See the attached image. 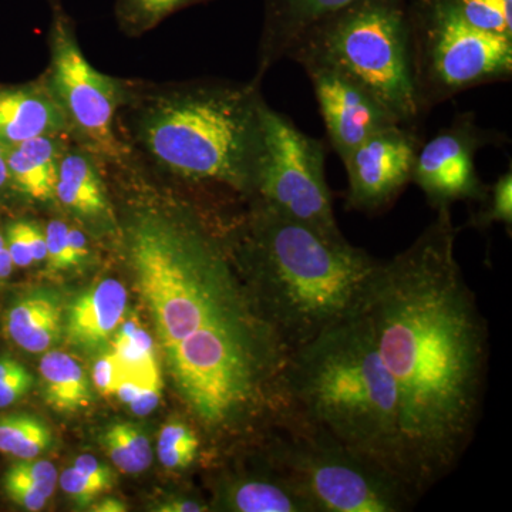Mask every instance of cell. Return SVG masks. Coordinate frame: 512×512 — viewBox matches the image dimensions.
Wrapping results in <instances>:
<instances>
[{
  "mask_svg": "<svg viewBox=\"0 0 512 512\" xmlns=\"http://www.w3.org/2000/svg\"><path fill=\"white\" fill-rule=\"evenodd\" d=\"M380 262L365 315L396 386L407 483L417 498L450 476L476 436L488 328L456 256L451 208Z\"/></svg>",
  "mask_w": 512,
  "mask_h": 512,
  "instance_id": "cell-1",
  "label": "cell"
},
{
  "mask_svg": "<svg viewBox=\"0 0 512 512\" xmlns=\"http://www.w3.org/2000/svg\"><path fill=\"white\" fill-rule=\"evenodd\" d=\"M261 83L131 80L117 128L147 170L194 190L254 197L261 153Z\"/></svg>",
  "mask_w": 512,
  "mask_h": 512,
  "instance_id": "cell-2",
  "label": "cell"
},
{
  "mask_svg": "<svg viewBox=\"0 0 512 512\" xmlns=\"http://www.w3.org/2000/svg\"><path fill=\"white\" fill-rule=\"evenodd\" d=\"M218 232L229 261L289 353L365 312L380 261L265 205Z\"/></svg>",
  "mask_w": 512,
  "mask_h": 512,
  "instance_id": "cell-3",
  "label": "cell"
},
{
  "mask_svg": "<svg viewBox=\"0 0 512 512\" xmlns=\"http://www.w3.org/2000/svg\"><path fill=\"white\" fill-rule=\"evenodd\" d=\"M121 235L164 352L201 329L268 325L229 261L220 234L195 210L144 195L128 208Z\"/></svg>",
  "mask_w": 512,
  "mask_h": 512,
  "instance_id": "cell-4",
  "label": "cell"
},
{
  "mask_svg": "<svg viewBox=\"0 0 512 512\" xmlns=\"http://www.w3.org/2000/svg\"><path fill=\"white\" fill-rule=\"evenodd\" d=\"M285 382L292 412L409 485L399 397L365 312L292 352Z\"/></svg>",
  "mask_w": 512,
  "mask_h": 512,
  "instance_id": "cell-5",
  "label": "cell"
},
{
  "mask_svg": "<svg viewBox=\"0 0 512 512\" xmlns=\"http://www.w3.org/2000/svg\"><path fill=\"white\" fill-rule=\"evenodd\" d=\"M286 59L336 67L362 84L402 126L413 127L421 117L406 0H355L306 30Z\"/></svg>",
  "mask_w": 512,
  "mask_h": 512,
  "instance_id": "cell-6",
  "label": "cell"
},
{
  "mask_svg": "<svg viewBox=\"0 0 512 512\" xmlns=\"http://www.w3.org/2000/svg\"><path fill=\"white\" fill-rule=\"evenodd\" d=\"M264 454L316 512H404L419 498L399 477L352 453L292 412L264 437Z\"/></svg>",
  "mask_w": 512,
  "mask_h": 512,
  "instance_id": "cell-7",
  "label": "cell"
},
{
  "mask_svg": "<svg viewBox=\"0 0 512 512\" xmlns=\"http://www.w3.org/2000/svg\"><path fill=\"white\" fill-rule=\"evenodd\" d=\"M409 39L421 116L466 90L511 79L512 37L474 28L447 0L410 3Z\"/></svg>",
  "mask_w": 512,
  "mask_h": 512,
  "instance_id": "cell-8",
  "label": "cell"
},
{
  "mask_svg": "<svg viewBox=\"0 0 512 512\" xmlns=\"http://www.w3.org/2000/svg\"><path fill=\"white\" fill-rule=\"evenodd\" d=\"M46 5L50 12L49 64L43 77L62 110L70 140L103 164H119L131 156L117 128L130 79L97 70L84 55L76 22L63 0H46Z\"/></svg>",
  "mask_w": 512,
  "mask_h": 512,
  "instance_id": "cell-9",
  "label": "cell"
},
{
  "mask_svg": "<svg viewBox=\"0 0 512 512\" xmlns=\"http://www.w3.org/2000/svg\"><path fill=\"white\" fill-rule=\"evenodd\" d=\"M285 217L325 237L343 239L326 181V147L308 136L285 114L261 106V153L254 197Z\"/></svg>",
  "mask_w": 512,
  "mask_h": 512,
  "instance_id": "cell-10",
  "label": "cell"
},
{
  "mask_svg": "<svg viewBox=\"0 0 512 512\" xmlns=\"http://www.w3.org/2000/svg\"><path fill=\"white\" fill-rule=\"evenodd\" d=\"M504 141L505 137L497 131L478 126L473 113L458 114L450 127L421 144L412 183L423 191L436 211L460 201H481L487 185L478 175L477 153Z\"/></svg>",
  "mask_w": 512,
  "mask_h": 512,
  "instance_id": "cell-11",
  "label": "cell"
},
{
  "mask_svg": "<svg viewBox=\"0 0 512 512\" xmlns=\"http://www.w3.org/2000/svg\"><path fill=\"white\" fill-rule=\"evenodd\" d=\"M421 146L413 127L396 124L363 141L345 161L348 174L346 208L380 214L392 207L412 183Z\"/></svg>",
  "mask_w": 512,
  "mask_h": 512,
  "instance_id": "cell-12",
  "label": "cell"
},
{
  "mask_svg": "<svg viewBox=\"0 0 512 512\" xmlns=\"http://www.w3.org/2000/svg\"><path fill=\"white\" fill-rule=\"evenodd\" d=\"M311 79L326 133L340 160L384 128L400 124L362 84L330 64H301Z\"/></svg>",
  "mask_w": 512,
  "mask_h": 512,
  "instance_id": "cell-13",
  "label": "cell"
},
{
  "mask_svg": "<svg viewBox=\"0 0 512 512\" xmlns=\"http://www.w3.org/2000/svg\"><path fill=\"white\" fill-rule=\"evenodd\" d=\"M55 202L89 227L113 229L119 222L111 205L106 167L72 140L60 158Z\"/></svg>",
  "mask_w": 512,
  "mask_h": 512,
  "instance_id": "cell-14",
  "label": "cell"
},
{
  "mask_svg": "<svg viewBox=\"0 0 512 512\" xmlns=\"http://www.w3.org/2000/svg\"><path fill=\"white\" fill-rule=\"evenodd\" d=\"M42 136H69L43 74L32 82L0 84V141L10 147Z\"/></svg>",
  "mask_w": 512,
  "mask_h": 512,
  "instance_id": "cell-15",
  "label": "cell"
},
{
  "mask_svg": "<svg viewBox=\"0 0 512 512\" xmlns=\"http://www.w3.org/2000/svg\"><path fill=\"white\" fill-rule=\"evenodd\" d=\"M355 0H264V22L256 55L254 80L286 59L289 49L316 22Z\"/></svg>",
  "mask_w": 512,
  "mask_h": 512,
  "instance_id": "cell-16",
  "label": "cell"
},
{
  "mask_svg": "<svg viewBox=\"0 0 512 512\" xmlns=\"http://www.w3.org/2000/svg\"><path fill=\"white\" fill-rule=\"evenodd\" d=\"M255 473L238 474L217 485L215 505L234 512H316L295 484L269 460Z\"/></svg>",
  "mask_w": 512,
  "mask_h": 512,
  "instance_id": "cell-17",
  "label": "cell"
},
{
  "mask_svg": "<svg viewBox=\"0 0 512 512\" xmlns=\"http://www.w3.org/2000/svg\"><path fill=\"white\" fill-rule=\"evenodd\" d=\"M126 288L106 278L72 303L64 322L67 340L86 352H97L113 338L127 311Z\"/></svg>",
  "mask_w": 512,
  "mask_h": 512,
  "instance_id": "cell-18",
  "label": "cell"
},
{
  "mask_svg": "<svg viewBox=\"0 0 512 512\" xmlns=\"http://www.w3.org/2000/svg\"><path fill=\"white\" fill-rule=\"evenodd\" d=\"M69 136H42L8 148L9 190L37 204H53L60 158Z\"/></svg>",
  "mask_w": 512,
  "mask_h": 512,
  "instance_id": "cell-19",
  "label": "cell"
},
{
  "mask_svg": "<svg viewBox=\"0 0 512 512\" xmlns=\"http://www.w3.org/2000/svg\"><path fill=\"white\" fill-rule=\"evenodd\" d=\"M63 309L59 298L49 292H33L10 306L5 328L9 338L29 353L47 352L63 330Z\"/></svg>",
  "mask_w": 512,
  "mask_h": 512,
  "instance_id": "cell-20",
  "label": "cell"
},
{
  "mask_svg": "<svg viewBox=\"0 0 512 512\" xmlns=\"http://www.w3.org/2000/svg\"><path fill=\"white\" fill-rule=\"evenodd\" d=\"M40 380L47 406L59 413H74L92 402V390L83 367L64 352H46L40 360Z\"/></svg>",
  "mask_w": 512,
  "mask_h": 512,
  "instance_id": "cell-21",
  "label": "cell"
},
{
  "mask_svg": "<svg viewBox=\"0 0 512 512\" xmlns=\"http://www.w3.org/2000/svg\"><path fill=\"white\" fill-rule=\"evenodd\" d=\"M100 441L121 473L140 474L153 463L150 440L138 424L117 421L104 430Z\"/></svg>",
  "mask_w": 512,
  "mask_h": 512,
  "instance_id": "cell-22",
  "label": "cell"
},
{
  "mask_svg": "<svg viewBox=\"0 0 512 512\" xmlns=\"http://www.w3.org/2000/svg\"><path fill=\"white\" fill-rule=\"evenodd\" d=\"M210 2L212 0H114V18L124 36L137 39L180 10Z\"/></svg>",
  "mask_w": 512,
  "mask_h": 512,
  "instance_id": "cell-23",
  "label": "cell"
},
{
  "mask_svg": "<svg viewBox=\"0 0 512 512\" xmlns=\"http://www.w3.org/2000/svg\"><path fill=\"white\" fill-rule=\"evenodd\" d=\"M123 375L150 377L160 373L153 339L136 318L124 320L114 333L110 350Z\"/></svg>",
  "mask_w": 512,
  "mask_h": 512,
  "instance_id": "cell-24",
  "label": "cell"
},
{
  "mask_svg": "<svg viewBox=\"0 0 512 512\" xmlns=\"http://www.w3.org/2000/svg\"><path fill=\"white\" fill-rule=\"evenodd\" d=\"M53 441L49 426L32 414L15 413L0 417V453L28 460L45 453Z\"/></svg>",
  "mask_w": 512,
  "mask_h": 512,
  "instance_id": "cell-25",
  "label": "cell"
},
{
  "mask_svg": "<svg viewBox=\"0 0 512 512\" xmlns=\"http://www.w3.org/2000/svg\"><path fill=\"white\" fill-rule=\"evenodd\" d=\"M201 453V436L187 421L171 419L161 427L157 456L167 470H188L197 463Z\"/></svg>",
  "mask_w": 512,
  "mask_h": 512,
  "instance_id": "cell-26",
  "label": "cell"
},
{
  "mask_svg": "<svg viewBox=\"0 0 512 512\" xmlns=\"http://www.w3.org/2000/svg\"><path fill=\"white\" fill-rule=\"evenodd\" d=\"M3 234L15 268H29L46 261L45 227L36 221L20 218L9 222Z\"/></svg>",
  "mask_w": 512,
  "mask_h": 512,
  "instance_id": "cell-27",
  "label": "cell"
},
{
  "mask_svg": "<svg viewBox=\"0 0 512 512\" xmlns=\"http://www.w3.org/2000/svg\"><path fill=\"white\" fill-rule=\"evenodd\" d=\"M474 28L512 37V0H447Z\"/></svg>",
  "mask_w": 512,
  "mask_h": 512,
  "instance_id": "cell-28",
  "label": "cell"
},
{
  "mask_svg": "<svg viewBox=\"0 0 512 512\" xmlns=\"http://www.w3.org/2000/svg\"><path fill=\"white\" fill-rule=\"evenodd\" d=\"M480 208L470 217L468 227L487 231L495 224H503L511 234L512 228V171L498 177L494 184L487 185Z\"/></svg>",
  "mask_w": 512,
  "mask_h": 512,
  "instance_id": "cell-29",
  "label": "cell"
},
{
  "mask_svg": "<svg viewBox=\"0 0 512 512\" xmlns=\"http://www.w3.org/2000/svg\"><path fill=\"white\" fill-rule=\"evenodd\" d=\"M3 487L10 500L26 511H40L55 493L56 484H40L35 481L8 476L3 478Z\"/></svg>",
  "mask_w": 512,
  "mask_h": 512,
  "instance_id": "cell-30",
  "label": "cell"
},
{
  "mask_svg": "<svg viewBox=\"0 0 512 512\" xmlns=\"http://www.w3.org/2000/svg\"><path fill=\"white\" fill-rule=\"evenodd\" d=\"M33 376L18 360L0 359V409L9 407L29 393Z\"/></svg>",
  "mask_w": 512,
  "mask_h": 512,
  "instance_id": "cell-31",
  "label": "cell"
},
{
  "mask_svg": "<svg viewBox=\"0 0 512 512\" xmlns=\"http://www.w3.org/2000/svg\"><path fill=\"white\" fill-rule=\"evenodd\" d=\"M67 232H69V224L60 218H53L47 222L45 227L46 234V271L50 274L56 272L69 271L72 269V261H70L69 239H67Z\"/></svg>",
  "mask_w": 512,
  "mask_h": 512,
  "instance_id": "cell-32",
  "label": "cell"
},
{
  "mask_svg": "<svg viewBox=\"0 0 512 512\" xmlns=\"http://www.w3.org/2000/svg\"><path fill=\"white\" fill-rule=\"evenodd\" d=\"M60 487L64 493L72 498L77 507H90L101 494L109 493V488L97 483L84 474L77 471L73 466L66 468L60 476Z\"/></svg>",
  "mask_w": 512,
  "mask_h": 512,
  "instance_id": "cell-33",
  "label": "cell"
},
{
  "mask_svg": "<svg viewBox=\"0 0 512 512\" xmlns=\"http://www.w3.org/2000/svg\"><path fill=\"white\" fill-rule=\"evenodd\" d=\"M6 474L40 484H57L56 467L50 461L37 457L16 461L8 468Z\"/></svg>",
  "mask_w": 512,
  "mask_h": 512,
  "instance_id": "cell-34",
  "label": "cell"
},
{
  "mask_svg": "<svg viewBox=\"0 0 512 512\" xmlns=\"http://www.w3.org/2000/svg\"><path fill=\"white\" fill-rule=\"evenodd\" d=\"M121 376H123V373H121L119 363L111 352L103 353L94 363V387L103 396H111V394L116 393Z\"/></svg>",
  "mask_w": 512,
  "mask_h": 512,
  "instance_id": "cell-35",
  "label": "cell"
},
{
  "mask_svg": "<svg viewBox=\"0 0 512 512\" xmlns=\"http://www.w3.org/2000/svg\"><path fill=\"white\" fill-rule=\"evenodd\" d=\"M161 394H163V379H161V376H157L141 389L137 399L128 407L137 416H147V414L157 409L158 404H160Z\"/></svg>",
  "mask_w": 512,
  "mask_h": 512,
  "instance_id": "cell-36",
  "label": "cell"
},
{
  "mask_svg": "<svg viewBox=\"0 0 512 512\" xmlns=\"http://www.w3.org/2000/svg\"><path fill=\"white\" fill-rule=\"evenodd\" d=\"M73 467L84 474V476L92 478V480L97 481V483L103 484L104 487L109 488V490L113 488V471H111L110 467H107L106 464L100 463L96 457L90 456V454H83V456L76 458Z\"/></svg>",
  "mask_w": 512,
  "mask_h": 512,
  "instance_id": "cell-37",
  "label": "cell"
},
{
  "mask_svg": "<svg viewBox=\"0 0 512 512\" xmlns=\"http://www.w3.org/2000/svg\"><path fill=\"white\" fill-rule=\"evenodd\" d=\"M67 239H69L70 261H72L73 268L86 264L92 251H90L89 238L84 229L77 225H69Z\"/></svg>",
  "mask_w": 512,
  "mask_h": 512,
  "instance_id": "cell-38",
  "label": "cell"
},
{
  "mask_svg": "<svg viewBox=\"0 0 512 512\" xmlns=\"http://www.w3.org/2000/svg\"><path fill=\"white\" fill-rule=\"evenodd\" d=\"M211 510V505L202 501L201 498L194 497H173L160 503L153 511L158 512H207Z\"/></svg>",
  "mask_w": 512,
  "mask_h": 512,
  "instance_id": "cell-39",
  "label": "cell"
},
{
  "mask_svg": "<svg viewBox=\"0 0 512 512\" xmlns=\"http://www.w3.org/2000/svg\"><path fill=\"white\" fill-rule=\"evenodd\" d=\"M13 268H15V265H13L8 248H6L5 234L0 229V282L6 281L9 278Z\"/></svg>",
  "mask_w": 512,
  "mask_h": 512,
  "instance_id": "cell-40",
  "label": "cell"
},
{
  "mask_svg": "<svg viewBox=\"0 0 512 512\" xmlns=\"http://www.w3.org/2000/svg\"><path fill=\"white\" fill-rule=\"evenodd\" d=\"M89 511L94 512H126L127 505L123 501L117 500V498H103V500L97 501L90 505Z\"/></svg>",
  "mask_w": 512,
  "mask_h": 512,
  "instance_id": "cell-41",
  "label": "cell"
},
{
  "mask_svg": "<svg viewBox=\"0 0 512 512\" xmlns=\"http://www.w3.org/2000/svg\"><path fill=\"white\" fill-rule=\"evenodd\" d=\"M8 148L0 141V194L9 190Z\"/></svg>",
  "mask_w": 512,
  "mask_h": 512,
  "instance_id": "cell-42",
  "label": "cell"
}]
</instances>
